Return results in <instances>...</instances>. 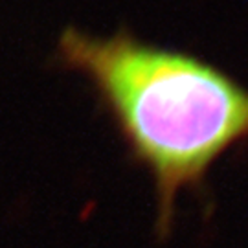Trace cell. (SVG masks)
I'll use <instances>...</instances> for the list:
<instances>
[{"label": "cell", "instance_id": "6da1fadb", "mask_svg": "<svg viewBox=\"0 0 248 248\" xmlns=\"http://www.w3.org/2000/svg\"><path fill=\"white\" fill-rule=\"evenodd\" d=\"M57 53L92 81L133 155L151 171L160 228L173 219L178 193L248 140V90L197 57L125 31L96 37L76 28L62 31Z\"/></svg>", "mask_w": 248, "mask_h": 248}]
</instances>
